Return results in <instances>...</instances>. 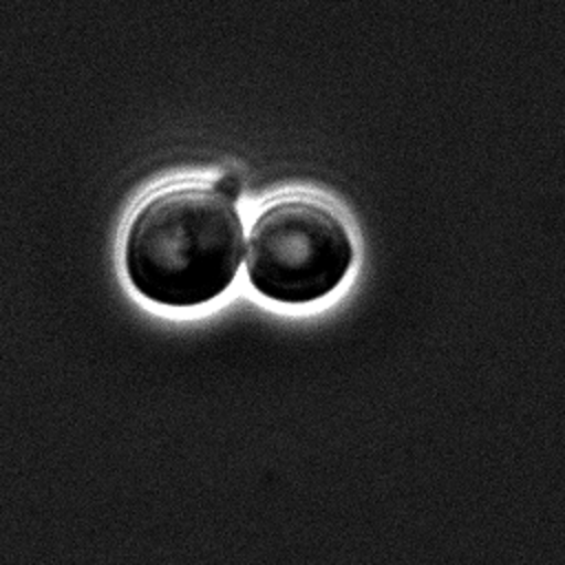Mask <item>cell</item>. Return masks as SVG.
<instances>
[{"label": "cell", "instance_id": "1", "mask_svg": "<svg viewBox=\"0 0 565 565\" xmlns=\"http://www.w3.org/2000/svg\"><path fill=\"white\" fill-rule=\"evenodd\" d=\"M243 221L212 185H172L152 194L128 223L124 265L135 289L168 307L221 296L241 267Z\"/></svg>", "mask_w": 565, "mask_h": 565}, {"label": "cell", "instance_id": "2", "mask_svg": "<svg viewBox=\"0 0 565 565\" xmlns=\"http://www.w3.org/2000/svg\"><path fill=\"white\" fill-rule=\"evenodd\" d=\"M353 263L344 221L316 199L265 205L247 236L245 267L254 289L271 300L302 305L331 294Z\"/></svg>", "mask_w": 565, "mask_h": 565}, {"label": "cell", "instance_id": "3", "mask_svg": "<svg viewBox=\"0 0 565 565\" xmlns=\"http://www.w3.org/2000/svg\"><path fill=\"white\" fill-rule=\"evenodd\" d=\"M212 188L223 196V199H227V201H236L238 199V194H241V179L236 177V174H230V172H225V174H221L214 183H212Z\"/></svg>", "mask_w": 565, "mask_h": 565}]
</instances>
